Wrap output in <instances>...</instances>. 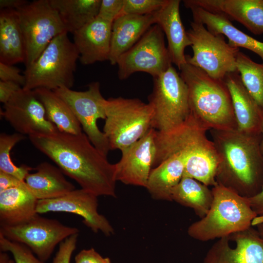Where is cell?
<instances>
[{
  "label": "cell",
  "instance_id": "obj_1",
  "mask_svg": "<svg viewBox=\"0 0 263 263\" xmlns=\"http://www.w3.org/2000/svg\"><path fill=\"white\" fill-rule=\"evenodd\" d=\"M32 144L47 156L81 188L96 196L116 197L115 165L99 151L84 133L56 131L29 136Z\"/></svg>",
  "mask_w": 263,
  "mask_h": 263
},
{
  "label": "cell",
  "instance_id": "obj_2",
  "mask_svg": "<svg viewBox=\"0 0 263 263\" xmlns=\"http://www.w3.org/2000/svg\"><path fill=\"white\" fill-rule=\"evenodd\" d=\"M218 158V184L245 198L258 194L263 187V155L261 134L234 130H211Z\"/></svg>",
  "mask_w": 263,
  "mask_h": 263
},
{
  "label": "cell",
  "instance_id": "obj_3",
  "mask_svg": "<svg viewBox=\"0 0 263 263\" xmlns=\"http://www.w3.org/2000/svg\"><path fill=\"white\" fill-rule=\"evenodd\" d=\"M208 130L191 113L179 126L166 132L156 131V153L152 169L175 154L184 160L183 176L195 179L206 186L217 183L218 155Z\"/></svg>",
  "mask_w": 263,
  "mask_h": 263
},
{
  "label": "cell",
  "instance_id": "obj_4",
  "mask_svg": "<svg viewBox=\"0 0 263 263\" xmlns=\"http://www.w3.org/2000/svg\"><path fill=\"white\" fill-rule=\"evenodd\" d=\"M188 90L191 113L211 130L237 129L231 96L224 80L187 62L179 69Z\"/></svg>",
  "mask_w": 263,
  "mask_h": 263
},
{
  "label": "cell",
  "instance_id": "obj_5",
  "mask_svg": "<svg viewBox=\"0 0 263 263\" xmlns=\"http://www.w3.org/2000/svg\"><path fill=\"white\" fill-rule=\"evenodd\" d=\"M213 201L206 215L191 224L188 234L207 242L244 231L252 226L257 214L248 198L218 183L212 187Z\"/></svg>",
  "mask_w": 263,
  "mask_h": 263
},
{
  "label": "cell",
  "instance_id": "obj_6",
  "mask_svg": "<svg viewBox=\"0 0 263 263\" xmlns=\"http://www.w3.org/2000/svg\"><path fill=\"white\" fill-rule=\"evenodd\" d=\"M68 33L66 32L55 37L35 61L25 67L23 89L54 91L62 87L71 89L73 86L79 54Z\"/></svg>",
  "mask_w": 263,
  "mask_h": 263
},
{
  "label": "cell",
  "instance_id": "obj_7",
  "mask_svg": "<svg viewBox=\"0 0 263 263\" xmlns=\"http://www.w3.org/2000/svg\"><path fill=\"white\" fill-rule=\"evenodd\" d=\"M103 132L111 150L123 151L143 137L152 128L151 106L138 98L111 97L104 102Z\"/></svg>",
  "mask_w": 263,
  "mask_h": 263
},
{
  "label": "cell",
  "instance_id": "obj_8",
  "mask_svg": "<svg viewBox=\"0 0 263 263\" xmlns=\"http://www.w3.org/2000/svg\"><path fill=\"white\" fill-rule=\"evenodd\" d=\"M153 79L148 96L153 113L152 128L166 132L182 124L190 114L188 88L172 66Z\"/></svg>",
  "mask_w": 263,
  "mask_h": 263
},
{
  "label": "cell",
  "instance_id": "obj_9",
  "mask_svg": "<svg viewBox=\"0 0 263 263\" xmlns=\"http://www.w3.org/2000/svg\"><path fill=\"white\" fill-rule=\"evenodd\" d=\"M193 55H186V61L216 79L224 80L227 74L237 71L240 49L230 46L222 34L215 35L205 26L192 21L187 31Z\"/></svg>",
  "mask_w": 263,
  "mask_h": 263
},
{
  "label": "cell",
  "instance_id": "obj_10",
  "mask_svg": "<svg viewBox=\"0 0 263 263\" xmlns=\"http://www.w3.org/2000/svg\"><path fill=\"white\" fill-rule=\"evenodd\" d=\"M16 10L24 39L26 67L55 37L67 31L49 0L29 1Z\"/></svg>",
  "mask_w": 263,
  "mask_h": 263
},
{
  "label": "cell",
  "instance_id": "obj_11",
  "mask_svg": "<svg viewBox=\"0 0 263 263\" xmlns=\"http://www.w3.org/2000/svg\"><path fill=\"white\" fill-rule=\"evenodd\" d=\"M79 232L76 227L39 214L20 224L0 225V234L10 241L25 245L43 262L50 258L56 245Z\"/></svg>",
  "mask_w": 263,
  "mask_h": 263
},
{
  "label": "cell",
  "instance_id": "obj_12",
  "mask_svg": "<svg viewBox=\"0 0 263 263\" xmlns=\"http://www.w3.org/2000/svg\"><path fill=\"white\" fill-rule=\"evenodd\" d=\"M118 76L124 80L136 72L157 77L172 66L164 33L156 24L152 25L141 38L119 58Z\"/></svg>",
  "mask_w": 263,
  "mask_h": 263
},
{
  "label": "cell",
  "instance_id": "obj_13",
  "mask_svg": "<svg viewBox=\"0 0 263 263\" xmlns=\"http://www.w3.org/2000/svg\"><path fill=\"white\" fill-rule=\"evenodd\" d=\"M53 91L70 107L92 144L107 156L111 150L109 143L97 125L98 119H106V99L101 94L100 83L92 82L84 91H76L66 87Z\"/></svg>",
  "mask_w": 263,
  "mask_h": 263
},
{
  "label": "cell",
  "instance_id": "obj_14",
  "mask_svg": "<svg viewBox=\"0 0 263 263\" xmlns=\"http://www.w3.org/2000/svg\"><path fill=\"white\" fill-rule=\"evenodd\" d=\"M3 105L1 115L18 133L30 136L51 134L58 130L47 118L34 90L22 88Z\"/></svg>",
  "mask_w": 263,
  "mask_h": 263
},
{
  "label": "cell",
  "instance_id": "obj_15",
  "mask_svg": "<svg viewBox=\"0 0 263 263\" xmlns=\"http://www.w3.org/2000/svg\"><path fill=\"white\" fill-rule=\"evenodd\" d=\"M97 196L83 189H75L61 197L38 200L37 212H64L77 214L93 231L109 236L114 229L106 218L97 211Z\"/></svg>",
  "mask_w": 263,
  "mask_h": 263
},
{
  "label": "cell",
  "instance_id": "obj_16",
  "mask_svg": "<svg viewBox=\"0 0 263 263\" xmlns=\"http://www.w3.org/2000/svg\"><path fill=\"white\" fill-rule=\"evenodd\" d=\"M204 263H263V238L252 226L219 239L207 253Z\"/></svg>",
  "mask_w": 263,
  "mask_h": 263
},
{
  "label": "cell",
  "instance_id": "obj_17",
  "mask_svg": "<svg viewBox=\"0 0 263 263\" xmlns=\"http://www.w3.org/2000/svg\"><path fill=\"white\" fill-rule=\"evenodd\" d=\"M155 135L156 130L151 128L121 152L120 160L114 164L116 181L146 188L156 153Z\"/></svg>",
  "mask_w": 263,
  "mask_h": 263
},
{
  "label": "cell",
  "instance_id": "obj_18",
  "mask_svg": "<svg viewBox=\"0 0 263 263\" xmlns=\"http://www.w3.org/2000/svg\"><path fill=\"white\" fill-rule=\"evenodd\" d=\"M183 3L236 20L255 35L263 34V0H184Z\"/></svg>",
  "mask_w": 263,
  "mask_h": 263
},
{
  "label": "cell",
  "instance_id": "obj_19",
  "mask_svg": "<svg viewBox=\"0 0 263 263\" xmlns=\"http://www.w3.org/2000/svg\"><path fill=\"white\" fill-rule=\"evenodd\" d=\"M112 25L97 17L73 34V42L83 65L109 61Z\"/></svg>",
  "mask_w": 263,
  "mask_h": 263
},
{
  "label": "cell",
  "instance_id": "obj_20",
  "mask_svg": "<svg viewBox=\"0 0 263 263\" xmlns=\"http://www.w3.org/2000/svg\"><path fill=\"white\" fill-rule=\"evenodd\" d=\"M224 81L229 91L237 124L242 132L261 134L263 127V113L249 94L238 71L229 73Z\"/></svg>",
  "mask_w": 263,
  "mask_h": 263
},
{
  "label": "cell",
  "instance_id": "obj_21",
  "mask_svg": "<svg viewBox=\"0 0 263 263\" xmlns=\"http://www.w3.org/2000/svg\"><path fill=\"white\" fill-rule=\"evenodd\" d=\"M179 0H168L166 4L155 13L158 24L168 41V49L172 63L179 69L187 63L185 50L191 43L183 24L180 14Z\"/></svg>",
  "mask_w": 263,
  "mask_h": 263
},
{
  "label": "cell",
  "instance_id": "obj_22",
  "mask_svg": "<svg viewBox=\"0 0 263 263\" xmlns=\"http://www.w3.org/2000/svg\"><path fill=\"white\" fill-rule=\"evenodd\" d=\"M155 24V13L146 15L124 14L117 18L112 25L109 59L111 64L116 65L120 56Z\"/></svg>",
  "mask_w": 263,
  "mask_h": 263
},
{
  "label": "cell",
  "instance_id": "obj_23",
  "mask_svg": "<svg viewBox=\"0 0 263 263\" xmlns=\"http://www.w3.org/2000/svg\"><path fill=\"white\" fill-rule=\"evenodd\" d=\"M191 12L194 21L204 24L211 33L222 34L228 39V43L236 48L242 47L258 55L263 63V42L258 40L237 28L225 16L202 8L185 5Z\"/></svg>",
  "mask_w": 263,
  "mask_h": 263
},
{
  "label": "cell",
  "instance_id": "obj_24",
  "mask_svg": "<svg viewBox=\"0 0 263 263\" xmlns=\"http://www.w3.org/2000/svg\"><path fill=\"white\" fill-rule=\"evenodd\" d=\"M35 169L37 171L29 173L24 182L28 189L38 200L56 198L75 189L58 167L43 162Z\"/></svg>",
  "mask_w": 263,
  "mask_h": 263
},
{
  "label": "cell",
  "instance_id": "obj_25",
  "mask_svg": "<svg viewBox=\"0 0 263 263\" xmlns=\"http://www.w3.org/2000/svg\"><path fill=\"white\" fill-rule=\"evenodd\" d=\"M38 202L26 185L0 191V225H16L30 220L38 214Z\"/></svg>",
  "mask_w": 263,
  "mask_h": 263
},
{
  "label": "cell",
  "instance_id": "obj_26",
  "mask_svg": "<svg viewBox=\"0 0 263 263\" xmlns=\"http://www.w3.org/2000/svg\"><path fill=\"white\" fill-rule=\"evenodd\" d=\"M23 35L16 10H0V62L12 65L24 63Z\"/></svg>",
  "mask_w": 263,
  "mask_h": 263
},
{
  "label": "cell",
  "instance_id": "obj_27",
  "mask_svg": "<svg viewBox=\"0 0 263 263\" xmlns=\"http://www.w3.org/2000/svg\"><path fill=\"white\" fill-rule=\"evenodd\" d=\"M184 171L182 156L173 154L151 169L146 188L153 199L172 201V190L183 177Z\"/></svg>",
  "mask_w": 263,
  "mask_h": 263
},
{
  "label": "cell",
  "instance_id": "obj_28",
  "mask_svg": "<svg viewBox=\"0 0 263 263\" xmlns=\"http://www.w3.org/2000/svg\"><path fill=\"white\" fill-rule=\"evenodd\" d=\"M68 33L74 34L97 17L101 0H49Z\"/></svg>",
  "mask_w": 263,
  "mask_h": 263
},
{
  "label": "cell",
  "instance_id": "obj_29",
  "mask_svg": "<svg viewBox=\"0 0 263 263\" xmlns=\"http://www.w3.org/2000/svg\"><path fill=\"white\" fill-rule=\"evenodd\" d=\"M34 91L44 107L47 118L59 131L75 134L82 132L81 126L70 107L54 91L44 88Z\"/></svg>",
  "mask_w": 263,
  "mask_h": 263
},
{
  "label": "cell",
  "instance_id": "obj_30",
  "mask_svg": "<svg viewBox=\"0 0 263 263\" xmlns=\"http://www.w3.org/2000/svg\"><path fill=\"white\" fill-rule=\"evenodd\" d=\"M212 189L198 180L183 176L172 192V201L192 208L200 219L207 213L213 201Z\"/></svg>",
  "mask_w": 263,
  "mask_h": 263
},
{
  "label": "cell",
  "instance_id": "obj_31",
  "mask_svg": "<svg viewBox=\"0 0 263 263\" xmlns=\"http://www.w3.org/2000/svg\"><path fill=\"white\" fill-rule=\"evenodd\" d=\"M237 69L244 85L263 113V63L254 61L240 51Z\"/></svg>",
  "mask_w": 263,
  "mask_h": 263
},
{
  "label": "cell",
  "instance_id": "obj_32",
  "mask_svg": "<svg viewBox=\"0 0 263 263\" xmlns=\"http://www.w3.org/2000/svg\"><path fill=\"white\" fill-rule=\"evenodd\" d=\"M24 138V135L18 132L11 134L1 133L0 135V171L13 175L23 181L34 169L26 165L16 166L11 160L10 152L16 144Z\"/></svg>",
  "mask_w": 263,
  "mask_h": 263
},
{
  "label": "cell",
  "instance_id": "obj_33",
  "mask_svg": "<svg viewBox=\"0 0 263 263\" xmlns=\"http://www.w3.org/2000/svg\"><path fill=\"white\" fill-rule=\"evenodd\" d=\"M0 248L2 252H10L15 263H45L34 255L25 245L11 241L0 234Z\"/></svg>",
  "mask_w": 263,
  "mask_h": 263
},
{
  "label": "cell",
  "instance_id": "obj_34",
  "mask_svg": "<svg viewBox=\"0 0 263 263\" xmlns=\"http://www.w3.org/2000/svg\"><path fill=\"white\" fill-rule=\"evenodd\" d=\"M168 0H125L124 14L146 15L160 10Z\"/></svg>",
  "mask_w": 263,
  "mask_h": 263
},
{
  "label": "cell",
  "instance_id": "obj_35",
  "mask_svg": "<svg viewBox=\"0 0 263 263\" xmlns=\"http://www.w3.org/2000/svg\"><path fill=\"white\" fill-rule=\"evenodd\" d=\"M125 0H101L97 17L112 23L123 15Z\"/></svg>",
  "mask_w": 263,
  "mask_h": 263
},
{
  "label": "cell",
  "instance_id": "obj_36",
  "mask_svg": "<svg viewBox=\"0 0 263 263\" xmlns=\"http://www.w3.org/2000/svg\"><path fill=\"white\" fill-rule=\"evenodd\" d=\"M78 234L69 236L59 244L58 251L52 263H70L72 255L76 246Z\"/></svg>",
  "mask_w": 263,
  "mask_h": 263
},
{
  "label": "cell",
  "instance_id": "obj_37",
  "mask_svg": "<svg viewBox=\"0 0 263 263\" xmlns=\"http://www.w3.org/2000/svg\"><path fill=\"white\" fill-rule=\"evenodd\" d=\"M0 80L15 82L22 87L25 83V76L20 74V70L18 67L0 62Z\"/></svg>",
  "mask_w": 263,
  "mask_h": 263
},
{
  "label": "cell",
  "instance_id": "obj_38",
  "mask_svg": "<svg viewBox=\"0 0 263 263\" xmlns=\"http://www.w3.org/2000/svg\"><path fill=\"white\" fill-rule=\"evenodd\" d=\"M75 263H112L109 258H104L93 248L83 249L75 257Z\"/></svg>",
  "mask_w": 263,
  "mask_h": 263
},
{
  "label": "cell",
  "instance_id": "obj_39",
  "mask_svg": "<svg viewBox=\"0 0 263 263\" xmlns=\"http://www.w3.org/2000/svg\"><path fill=\"white\" fill-rule=\"evenodd\" d=\"M251 207L257 214L252 222V226H256L263 224V187L261 191L253 197L248 198Z\"/></svg>",
  "mask_w": 263,
  "mask_h": 263
},
{
  "label": "cell",
  "instance_id": "obj_40",
  "mask_svg": "<svg viewBox=\"0 0 263 263\" xmlns=\"http://www.w3.org/2000/svg\"><path fill=\"white\" fill-rule=\"evenodd\" d=\"M22 87L10 81L0 80V101L3 104L8 101L12 95Z\"/></svg>",
  "mask_w": 263,
  "mask_h": 263
},
{
  "label": "cell",
  "instance_id": "obj_41",
  "mask_svg": "<svg viewBox=\"0 0 263 263\" xmlns=\"http://www.w3.org/2000/svg\"><path fill=\"white\" fill-rule=\"evenodd\" d=\"M24 186H26L24 181L0 171V192L10 188Z\"/></svg>",
  "mask_w": 263,
  "mask_h": 263
},
{
  "label": "cell",
  "instance_id": "obj_42",
  "mask_svg": "<svg viewBox=\"0 0 263 263\" xmlns=\"http://www.w3.org/2000/svg\"><path fill=\"white\" fill-rule=\"evenodd\" d=\"M28 2L25 0H0V9L17 10Z\"/></svg>",
  "mask_w": 263,
  "mask_h": 263
},
{
  "label": "cell",
  "instance_id": "obj_43",
  "mask_svg": "<svg viewBox=\"0 0 263 263\" xmlns=\"http://www.w3.org/2000/svg\"><path fill=\"white\" fill-rule=\"evenodd\" d=\"M256 227L259 234L263 238V224L257 225Z\"/></svg>",
  "mask_w": 263,
  "mask_h": 263
},
{
  "label": "cell",
  "instance_id": "obj_44",
  "mask_svg": "<svg viewBox=\"0 0 263 263\" xmlns=\"http://www.w3.org/2000/svg\"><path fill=\"white\" fill-rule=\"evenodd\" d=\"M261 142H260V148L261 150L262 153L263 155V127L261 132Z\"/></svg>",
  "mask_w": 263,
  "mask_h": 263
},
{
  "label": "cell",
  "instance_id": "obj_45",
  "mask_svg": "<svg viewBox=\"0 0 263 263\" xmlns=\"http://www.w3.org/2000/svg\"><path fill=\"white\" fill-rule=\"evenodd\" d=\"M6 263H15L14 261L10 259Z\"/></svg>",
  "mask_w": 263,
  "mask_h": 263
}]
</instances>
